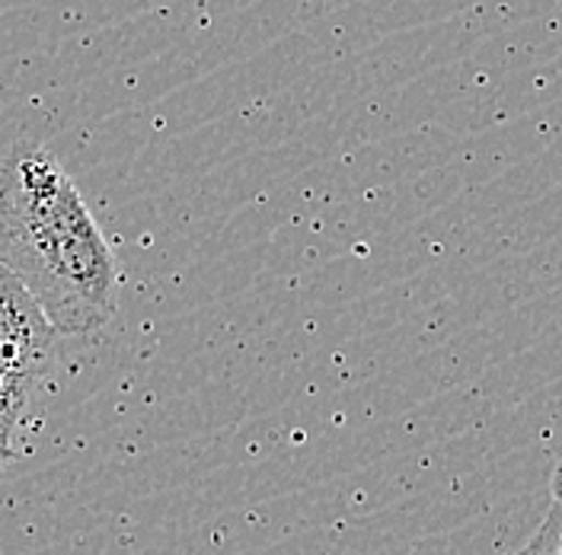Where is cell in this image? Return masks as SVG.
Instances as JSON below:
<instances>
[{
	"label": "cell",
	"mask_w": 562,
	"mask_h": 555,
	"mask_svg": "<svg viewBox=\"0 0 562 555\" xmlns=\"http://www.w3.org/2000/svg\"><path fill=\"white\" fill-rule=\"evenodd\" d=\"M0 265L58 336H93L119 313V259L83 192L38 140L0 160Z\"/></svg>",
	"instance_id": "6da1fadb"
},
{
	"label": "cell",
	"mask_w": 562,
	"mask_h": 555,
	"mask_svg": "<svg viewBox=\"0 0 562 555\" xmlns=\"http://www.w3.org/2000/svg\"><path fill=\"white\" fill-rule=\"evenodd\" d=\"M58 339L33 294L0 265V381L38 386L55 367Z\"/></svg>",
	"instance_id": "7a4b0ae2"
},
{
	"label": "cell",
	"mask_w": 562,
	"mask_h": 555,
	"mask_svg": "<svg viewBox=\"0 0 562 555\" xmlns=\"http://www.w3.org/2000/svg\"><path fill=\"white\" fill-rule=\"evenodd\" d=\"M518 555H562V505L553 501V508L547 511V521L540 523L533 540Z\"/></svg>",
	"instance_id": "3957f363"
},
{
	"label": "cell",
	"mask_w": 562,
	"mask_h": 555,
	"mask_svg": "<svg viewBox=\"0 0 562 555\" xmlns=\"http://www.w3.org/2000/svg\"><path fill=\"white\" fill-rule=\"evenodd\" d=\"M553 495H557V505H562V463L553 469Z\"/></svg>",
	"instance_id": "277c9868"
}]
</instances>
